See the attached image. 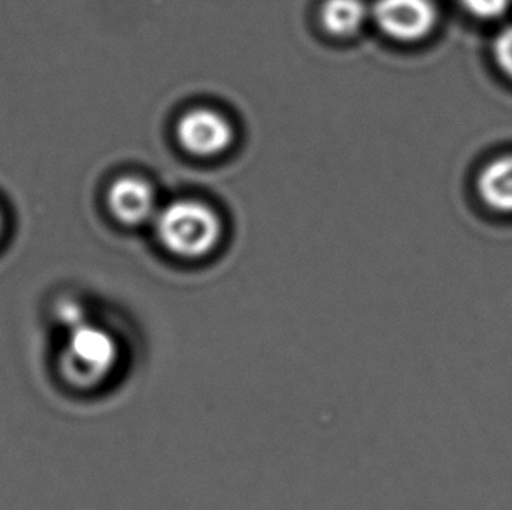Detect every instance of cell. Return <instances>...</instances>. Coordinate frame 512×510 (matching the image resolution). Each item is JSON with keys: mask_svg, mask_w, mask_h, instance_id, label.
I'll list each match as a JSON object with an SVG mask.
<instances>
[{"mask_svg": "<svg viewBox=\"0 0 512 510\" xmlns=\"http://www.w3.org/2000/svg\"><path fill=\"white\" fill-rule=\"evenodd\" d=\"M481 198L499 212H512V156L495 159L478 180Z\"/></svg>", "mask_w": 512, "mask_h": 510, "instance_id": "7", "label": "cell"}, {"mask_svg": "<svg viewBox=\"0 0 512 510\" xmlns=\"http://www.w3.org/2000/svg\"><path fill=\"white\" fill-rule=\"evenodd\" d=\"M112 215L126 226H140L158 212L153 186L139 177L116 180L107 194Z\"/></svg>", "mask_w": 512, "mask_h": 510, "instance_id": "5", "label": "cell"}, {"mask_svg": "<svg viewBox=\"0 0 512 510\" xmlns=\"http://www.w3.org/2000/svg\"><path fill=\"white\" fill-rule=\"evenodd\" d=\"M163 247L182 259H200L221 240L222 224L212 208L196 200L173 201L156 214Z\"/></svg>", "mask_w": 512, "mask_h": 510, "instance_id": "1", "label": "cell"}, {"mask_svg": "<svg viewBox=\"0 0 512 510\" xmlns=\"http://www.w3.org/2000/svg\"><path fill=\"white\" fill-rule=\"evenodd\" d=\"M118 357V343L111 332L81 322L72 327L63 350V374L74 385L95 386L114 371Z\"/></svg>", "mask_w": 512, "mask_h": 510, "instance_id": "2", "label": "cell"}, {"mask_svg": "<svg viewBox=\"0 0 512 510\" xmlns=\"http://www.w3.org/2000/svg\"><path fill=\"white\" fill-rule=\"evenodd\" d=\"M462 6L476 18L495 20L506 13L511 0H460Z\"/></svg>", "mask_w": 512, "mask_h": 510, "instance_id": "8", "label": "cell"}, {"mask_svg": "<svg viewBox=\"0 0 512 510\" xmlns=\"http://www.w3.org/2000/svg\"><path fill=\"white\" fill-rule=\"evenodd\" d=\"M371 16L383 34L401 42L422 41L437 23L432 0H376Z\"/></svg>", "mask_w": 512, "mask_h": 510, "instance_id": "3", "label": "cell"}, {"mask_svg": "<svg viewBox=\"0 0 512 510\" xmlns=\"http://www.w3.org/2000/svg\"><path fill=\"white\" fill-rule=\"evenodd\" d=\"M371 11L364 0H326L320 11V20L334 37H352L359 34Z\"/></svg>", "mask_w": 512, "mask_h": 510, "instance_id": "6", "label": "cell"}, {"mask_svg": "<svg viewBox=\"0 0 512 510\" xmlns=\"http://www.w3.org/2000/svg\"><path fill=\"white\" fill-rule=\"evenodd\" d=\"M180 145L193 156L214 158L228 151L235 131L226 116L212 109H193L177 123Z\"/></svg>", "mask_w": 512, "mask_h": 510, "instance_id": "4", "label": "cell"}, {"mask_svg": "<svg viewBox=\"0 0 512 510\" xmlns=\"http://www.w3.org/2000/svg\"><path fill=\"white\" fill-rule=\"evenodd\" d=\"M0 229H2V217H0Z\"/></svg>", "mask_w": 512, "mask_h": 510, "instance_id": "10", "label": "cell"}, {"mask_svg": "<svg viewBox=\"0 0 512 510\" xmlns=\"http://www.w3.org/2000/svg\"><path fill=\"white\" fill-rule=\"evenodd\" d=\"M495 60L500 69L512 77V27L504 30L495 41Z\"/></svg>", "mask_w": 512, "mask_h": 510, "instance_id": "9", "label": "cell"}]
</instances>
